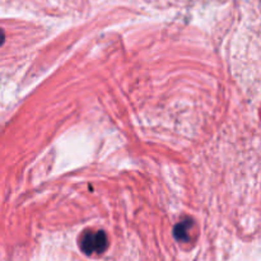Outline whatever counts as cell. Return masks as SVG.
<instances>
[{
  "instance_id": "cell-1",
  "label": "cell",
  "mask_w": 261,
  "mask_h": 261,
  "mask_svg": "<svg viewBox=\"0 0 261 261\" xmlns=\"http://www.w3.org/2000/svg\"><path fill=\"white\" fill-rule=\"evenodd\" d=\"M107 236L103 231H88L82 236L81 249L86 255H99L106 251Z\"/></svg>"
},
{
  "instance_id": "cell-2",
  "label": "cell",
  "mask_w": 261,
  "mask_h": 261,
  "mask_svg": "<svg viewBox=\"0 0 261 261\" xmlns=\"http://www.w3.org/2000/svg\"><path fill=\"white\" fill-rule=\"evenodd\" d=\"M191 227H193V222L190 219H186V221L180 222L177 223V226L175 227V237L177 241H189L190 240V232H191Z\"/></svg>"
},
{
  "instance_id": "cell-3",
  "label": "cell",
  "mask_w": 261,
  "mask_h": 261,
  "mask_svg": "<svg viewBox=\"0 0 261 261\" xmlns=\"http://www.w3.org/2000/svg\"><path fill=\"white\" fill-rule=\"evenodd\" d=\"M4 40H5V36H4V32H3V30L0 28V46L4 43Z\"/></svg>"
}]
</instances>
